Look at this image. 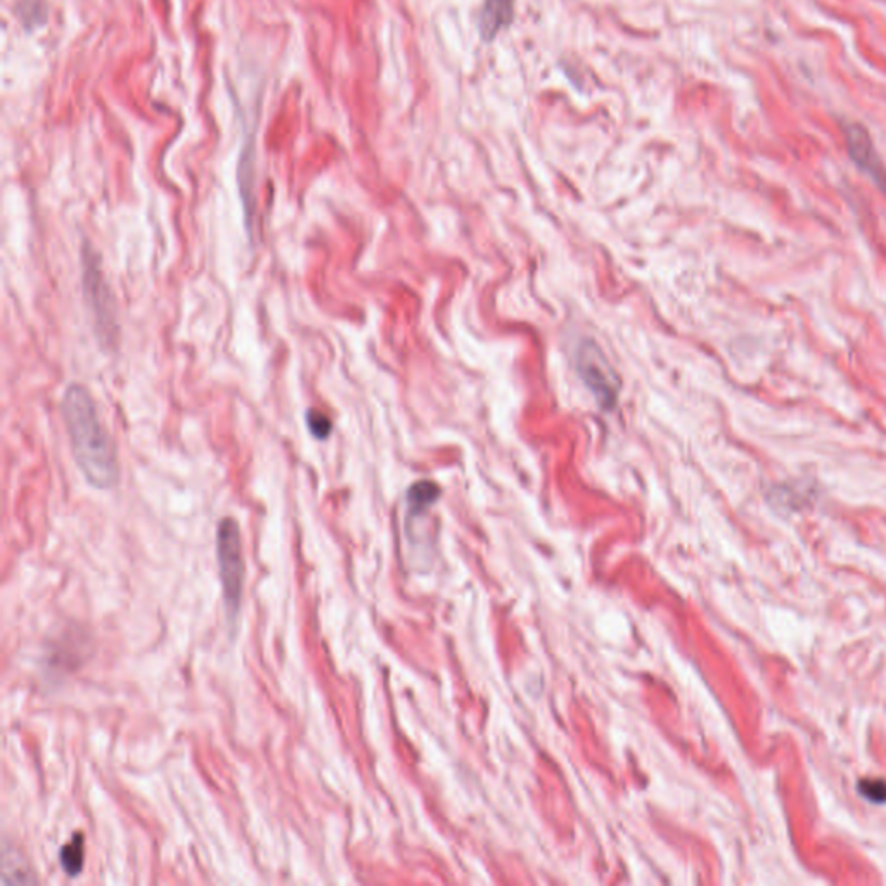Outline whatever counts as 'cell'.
Returning <instances> with one entry per match:
<instances>
[{"label": "cell", "mask_w": 886, "mask_h": 886, "mask_svg": "<svg viewBox=\"0 0 886 886\" xmlns=\"http://www.w3.org/2000/svg\"><path fill=\"white\" fill-rule=\"evenodd\" d=\"M515 0H485L478 16V33L483 42L493 39L513 23Z\"/></svg>", "instance_id": "7"}, {"label": "cell", "mask_w": 886, "mask_h": 886, "mask_svg": "<svg viewBox=\"0 0 886 886\" xmlns=\"http://www.w3.org/2000/svg\"><path fill=\"white\" fill-rule=\"evenodd\" d=\"M857 791L862 798L873 805H885L886 779L882 777H864L857 783Z\"/></svg>", "instance_id": "12"}, {"label": "cell", "mask_w": 886, "mask_h": 886, "mask_svg": "<svg viewBox=\"0 0 886 886\" xmlns=\"http://www.w3.org/2000/svg\"><path fill=\"white\" fill-rule=\"evenodd\" d=\"M305 424H307V430L312 435V439L320 440V442L327 440L333 433V421L319 409H308L305 413Z\"/></svg>", "instance_id": "11"}, {"label": "cell", "mask_w": 886, "mask_h": 886, "mask_svg": "<svg viewBox=\"0 0 886 886\" xmlns=\"http://www.w3.org/2000/svg\"><path fill=\"white\" fill-rule=\"evenodd\" d=\"M575 369L595 402L612 411L618 402L620 381L604 352L592 340H584L575 348Z\"/></svg>", "instance_id": "4"}, {"label": "cell", "mask_w": 886, "mask_h": 886, "mask_svg": "<svg viewBox=\"0 0 886 886\" xmlns=\"http://www.w3.org/2000/svg\"><path fill=\"white\" fill-rule=\"evenodd\" d=\"M439 497V487L431 482H418L407 493L411 511H421L430 508Z\"/></svg>", "instance_id": "10"}, {"label": "cell", "mask_w": 886, "mask_h": 886, "mask_svg": "<svg viewBox=\"0 0 886 886\" xmlns=\"http://www.w3.org/2000/svg\"><path fill=\"white\" fill-rule=\"evenodd\" d=\"M14 14L25 30L33 31L48 23L49 5L46 0H18L14 5Z\"/></svg>", "instance_id": "8"}, {"label": "cell", "mask_w": 886, "mask_h": 886, "mask_svg": "<svg viewBox=\"0 0 886 886\" xmlns=\"http://www.w3.org/2000/svg\"><path fill=\"white\" fill-rule=\"evenodd\" d=\"M845 139L852 161L865 173L886 196V169L876 152L867 128L861 124H845Z\"/></svg>", "instance_id": "5"}, {"label": "cell", "mask_w": 886, "mask_h": 886, "mask_svg": "<svg viewBox=\"0 0 886 886\" xmlns=\"http://www.w3.org/2000/svg\"><path fill=\"white\" fill-rule=\"evenodd\" d=\"M82 291L91 312L99 345L113 350L118 343V320L113 293L100 267L99 253L91 243L82 247Z\"/></svg>", "instance_id": "2"}, {"label": "cell", "mask_w": 886, "mask_h": 886, "mask_svg": "<svg viewBox=\"0 0 886 886\" xmlns=\"http://www.w3.org/2000/svg\"><path fill=\"white\" fill-rule=\"evenodd\" d=\"M217 560L221 569L225 612L230 620H234L238 616L243 597L245 561L239 525L232 517H223L217 526Z\"/></svg>", "instance_id": "3"}, {"label": "cell", "mask_w": 886, "mask_h": 886, "mask_svg": "<svg viewBox=\"0 0 886 886\" xmlns=\"http://www.w3.org/2000/svg\"><path fill=\"white\" fill-rule=\"evenodd\" d=\"M83 857H85V837L82 833H74L72 839L59 852V862L63 871L68 876L76 878L82 873Z\"/></svg>", "instance_id": "9"}, {"label": "cell", "mask_w": 886, "mask_h": 886, "mask_svg": "<svg viewBox=\"0 0 886 886\" xmlns=\"http://www.w3.org/2000/svg\"><path fill=\"white\" fill-rule=\"evenodd\" d=\"M61 413L74 463L85 482L98 491L113 489L120 478L118 454L111 435L99 419L92 395L82 385H70L61 400Z\"/></svg>", "instance_id": "1"}, {"label": "cell", "mask_w": 886, "mask_h": 886, "mask_svg": "<svg viewBox=\"0 0 886 886\" xmlns=\"http://www.w3.org/2000/svg\"><path fill=\"white\" fill-rule=\"evenodd\" d=\"M238 184H239V196L243 204V213H245V227H247L248 239L253 245L255 243V217H256V199H255V148L253 141H249L239 160V169H238Z\"/></svg>", "instance_id": "6"}]
</instances>
